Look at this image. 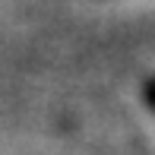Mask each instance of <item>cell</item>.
<instances>
[{"mask_svg": "<svg viewBox=\"0 0 155 155\" xmlns=\"http://www.w3.org/2000/svg\"><path fill=\"white\" fill-rule=\"evenodd\" d=\"M146 101H149V108L155 111V82H149V86H146Z\"/></svg>", "mask_w": 155, "mask_h": 155, "instance_id": "cell-1", "label": "cell"}]
</instances>
